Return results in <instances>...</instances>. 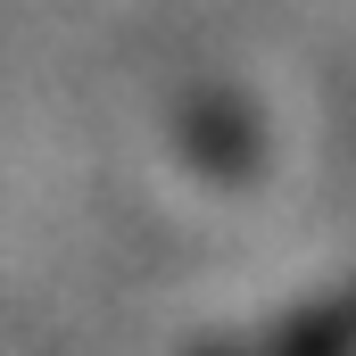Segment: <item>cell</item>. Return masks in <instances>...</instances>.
I'll return each mask as SVG.
<instances>
[{"mask_svg":"<svg viewBox=\"0 0 356 356\" xmlns=\"http://www.w3.org/2000/svg\"><path fill=\"white\" fill-rule=\"evenodd\" d=\"M241 356H356V282L332 290L323 307H307L298 323H282L266 348H241Z\"/></svg>","mask_w":356,"mask_h":356,"instance_id":"1","label":"cell"}]
</instances>
